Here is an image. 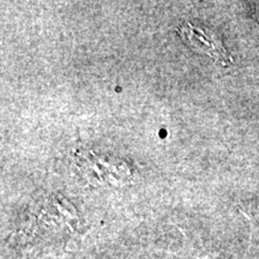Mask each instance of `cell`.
<instances>
[{
    "label": "cell",
    "mask_w": 259,
    "mask_h": 259,
    "mask_svg": "<svg viewBox=\"0 0 259 259\" xmlns=\"http://www.w3.org/2000/svg\"><path fill=\"white\" fill-rule=\"evenodd\" d=\"M180 32L185 41L189 42V45L196 50L205 52L206 54L218 60L227 59V52L221 45V41L213 32H209L199 27H194L191 23H186L184 27H181Z\"/></svg>",
    "instance_id": "1"
}]
</instances>
